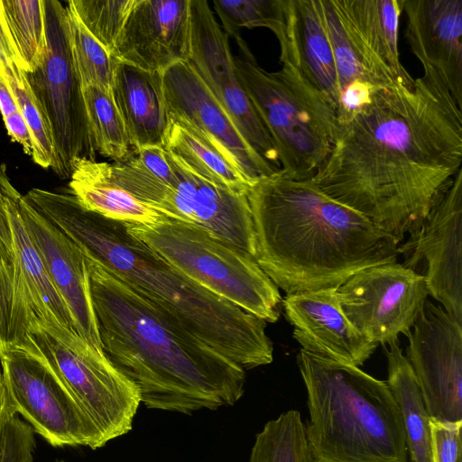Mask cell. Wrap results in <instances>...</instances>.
Returning <instances> with one entry per match:
<instances>
[{"label":"cell","mask_w":462,"mask_h":462,"mask_svg":"<svg viewBox=\"0 0 462 462\" xmlns=\"http://www.w3.org/2000/svg\"><path fill=\"white\" fill-rule=\"evenodd\" d=\"M462 170V106L431 72L380 90L338 124L312 177L326 195L399 243Z\"/></svg>","instance_id":"obj_1"},{"label":"cell","mask_w":462,"mask_h":462,"mask_svg":"<svg viewBox=\"0 0 462 462\" xmlns=\"http://www.w3.org/2000/svg\"><path fill=\"white\" fill-rule=\"evenodd\" d=\"M87 258L102 350L148 409L191 414L232 406L245 372Z\"/></svg>","instance_id":"obj_2"},{"label":"cell","mask_w":462,"mask_h":462,"mask_svg":"<svg viewBox=\"0 0 462 462\" xmlns=\"http://www.w3.org/2000/svg\"><path fill=\"white\" fill-rule=\"evenodd\" d=\"M24 197L88 258L244 370L272 363L265 321L188 278L124 223L87 210L72 194L32 189Z\"/></svg>","instance_id":"obj_3"},{"label":"cell","mask_w":462,"mask_h":462,"mask_svg":"<svg viewBox=\"0 0 462 462\" xmlns=\"http://www.w3.org/2000/svg\"><path fill=\"white\" fill-rule=\"evenodd\" d=\"M247 199L255 261L286 295L337 289L365 268L397 262V240L311 179L293 180L279 170L256 180Z\"/></svg>","instance_id":"obj_4"},{"label":"cell","mask_w":462,"mask_h":462,"mask_svg":"<svg viewBox=\"0 0 462 462\" xmlns=\"http://www.w3.org/2000/svg\"><path fill=\"white\" fill-rule=\"evenodd\" d=\"M297 364L315 462H408L402 416L386 382L301 348Z\"/></svg>","instance_id":"obj_5"},{"label":"cell","mask_w":462,"mask_h":462,"mask_svg":"<svg viewBox=\"0 0 462 462\" xmlns=\"http://www.w3.org/2000/svg\"><path fill=\"white\" fill-rule=\"evenodd\" d=\"M236 73L266 128L280 170L293 180H310L330 152L338 128L329 98L291 63L268 72L245 41L237 43Z\"/></svg>","instance_id":"obj_6"},{"label":"cell","mask_w":462,"mask_h":462,"mask_svg":"<svg viewBox=\"0 0 462 462\" xmlns=\"http://www.w3.org/2000/svg\"><path fill=\"white\" fill-rule=\"evenodd\" d=\"M321 1L339 82V124L376 92L413 84L398 47L403 0Z\"/></svg>","instance_id":"obj_7"},{"label":"cell","mask_w":462,"mask_h":462,"mask_svg":"<svg viewBox=\"0 0 462 462\" xmlns=\"http://www.w3.org/2000/svg\"><path fill=\"white\" fill-rule=\"evenodd\" d=\"M124 224L129 234L204 289L265 322L278 319L279 289L244 251L165 216L153 224Z\"/></svg>","instance_id":"obj_8"},{"label":"cell","mask_w":462,"mask_h":462,"mask_svg":"<svg viewBox=\"0 0 462 462\" xmlns=\"http://www.w3.org/2000/svg\"><path fill=\"white\" fill-rule=\"evenodd\" d=\"M29 337L100 433L127 434L141 402L136 384L76 331L36 317Z\"/></svg>","instance_id":"obj_9"},{"label":"cell","mask_w":462,"mask_h":462,"mask_svg":"<svg viewBox=\"0 0 462 462\" xmlns=\"http://www.w3.org/2000/svg\"><path fill=\"white\" fill-rule=\"evenodd\" d=\"M46 47L41 64L24 72L51 127L54 144L51 169L70 178L74 163L96 160V149L69 37L67 8L57 0H42Z\"/></svg>","instance_id":"obj_10"},{"label":"cell","mask_w":462,"mask_h":462,"mask_svg":"<svg viewBox=\"0 0 462 462\" xmlns=\"http://www.w3.org/2000/svg\"><path fill=\"white\" fill-rule=\"evenodd\" d=\"M10 402L51 446L106 445L100 433L47 361L36 351L12 349L0 356Z\"/></svg>","instance_id":"obj_11"},{"label":"cell","mask_w":462,"mask_h":462,"mask_svg":"<svg viewBox=\"0 0 462 462\" xmlns=\"http://www.w3.org/2000/svg\"><path fill=\"white\" fill-rule=\"evenodd\" d=\"M337 292L353 327L383 346L410 333L429 296L424 276L397 262L356 273Z\"/></svg>","instance_id":"obj_12"},{"label":"cell","mask_w":462,"mask_h":462,"mask_svg":"<svg viewBox=\"0 0 462 462\" xmlns=\"http://www.w3.org/2000/svg\"><path fill=\"white\" fill-rule=\"evenodd\" d=\"M406 337L405 357L430 417L462 421V322L426 300Z\"/></svg>","instance_id":"obj_13"},{"label":"cell","mask_w":462,"mask_h":462,"mask_svg":"<svg viewBox=\"0 0 462 462\" xmlns=\"http://www.w3.org/2000/svg\"><path fill=\"white\" fill-rule=\"evenodd\" d=\"M162 78L170 122L220 154L251 185L279 171L250 147L189 61L171 67Z\"/></svg>","instance_id":"obj_14"},{"label":"cell","mask_w":462,"mask_h":462,"mask_svg":"<svg viewBox=\"0 0 462 462\" xmlns=\"http://www.w3.org/2000/svg\"><path fill=\"white\" fill-rule=\"evenodd\" d=\"M189 62L250 145L265 162L280 170L277 151L236 73L228 36L206 0H189Z\"/></svg>","instance_id":"obj_15"},{"label":"cell","mask_w":462,"mask_h":462,"mask_svg":"<svg viewBox=\"0 0 462 462\" xmlns=\"http://www.w3.org/2000/svg\"><path fill=\"white\" fill-rule=\"evenodd\" d=\"M462 170L406 244L398 246L407 268L424 263L429 295L462 322Z\"/></svg>","instance_id":"obj_16"},{"label":"cell","mask_w":462,"mask_h":462,"mask_svg":"<svg viewBox=\"0 0 462 462\" xmlns=\"http://www.w3.org/2000/svg\"><path fill=\"white\" fill-rule=\"evenodd\" d=\"M189 0H136L112 57L146 71L163 74L188 61Z\"/></svg>","instance_id":"obj_17"},{"label":"cell","mask_w":462,"mask_h":462,"mask_svg":"<svg viewBox=\"0 0 462 462\" xmlns=\"http://www.w3.org/2000/svg\"><path fill=\"white\" fill-rule=\"evenodd\" d=\"M19 209L49 277L69 309L76 332L103 352L92 305L87 258L81 249L23 196Z\"/></svg>","instance_id":"obj_18"},{"label":"cell","mask_w":462,"mask_h":462,"mask_svg":"<svg viewBox=\"0 0 462 462\" xmlns=\"http://www.w3.org/2000/svg\"><path fill=\"white\" fill-rule=\"evenodd\" d=\"M177 181L170 218L196 226L255 259L256 239L247 194L208 182L166 152Z\"/></svg>","instance_id":"obj_19"},{"label":"cell","mask_w":462,"mask_h":462,"mask_svg":"<svg viewBox=\"0 0 462 462\" xmlns=\"http://www.w3.org/2000/svg\"><path fill=\"white\" fill-rule=\"evenodd\" d=\"M337 289L288 294L282 300L293 326V337L301 349L322 358L360 366L377 344L364 337L344 314Z\"/></svg>","instance_id":"obj_20"},{"label":"cell","mask_w":462,"mask_h":462,"mask_svg":"<svg viewBox=\"0 0 462 462\" xmlns=\"http://www.w3.org/2000/svg\"><path fill=\"white\" fill-rule=\"evenodd\" d=\"M402 12L411 51L462 106V0H403Z\"/></svg>","instance_id":"obj_21"},{"label":"cell","mask_w":462,"mask_h":462,"mask_svg":"<svg viewBox=\"0 0 462 462\" xmlns=\"http://www.w3.org/2000/svg\"><path fill=\"white\" fill-rule=\"evenodd\" d=\"M112 94L135 151L163 147L171 123L162 74L116 60Z\"/></svg>","instance_id":"obj_22"},{"label":"cell","mask_w":462,"mask_h":462,"mask_svg":"<svg viewBox=\"0 0 462 462\" xmlns=\"http://www.w3.org/2000/svg\"><path fill=\"white\" fill-rule=\"evenodd\" d=\"M291 60L340 108V88L321 0H290Z\"/></svg>","instance_id":"obj_23"},{"label":"cell","mask_w":462,"mask_h":462,"mask_svg":"<svg viewBox=\"0 0 462 462\" xmlns=\"http://www.w3.org/2000/svg\"><path fill=\"white\" fill-rule=\"evenodd\" d=\"M0 190L5 201L14 252L37 317L76 331L70 312L51 282L41 256L25 229L18 204L21 194L11 184L5 165L0 166Z\"/></svg>","instance_id":"obj_24"},{"label":"cell","mask_w":462,"mask_h":462,"mask_svg":"<svg viewBox=\"0 0 462 462\" xmlns=\"http://www.w3.org/2000/svg\"><path fill=\"white\" fill-rule=\"evenodd\" d=\"M69 179V189L78 202L102 217L134 224H153L164 217L116 184L108 162L79 160Z\"/></svg>","instance_id":"obj_25"},{"label":"cell","mask_w":462,"mask_h":462,"mask_svg":"<svg viewBox=\"0 0 462 462\" xmlns=\"http://www.w3.org/2000/svg\"><path fill=\"white\" fill-rule=\"evenodd\" d=\"M387 384L399 408L411 462H433L430 415L413 371L399 340L383 345Z\"/></svg>","instance_id":"obj_26"},{"label":"cell","mask_w":462,"mask_h":462,"mask_svg":"<svg viewBox=\"0 0 462 462\" xmlns=\"http://www.w3.org/2000/svg\"><path fill=\"white\" fill-rule=\"evenodd\" d=\"M36 317L14 252L0 240V356L16 348L36 350L29 337Z\"/></svg>","instance_id":"obj_27"},{"label":"cell","mask_w":462,"mask_h":462,"mask_svg":"<svg viewBox=\"0 0 462 462\" xmlns=\"http://www.w3.org/2000/svg\"><path fill=\"white\" fill-rule=\"evenodd\" d=\"M213 5L227 36L239 42L242 27L267 28L279 42L281 63L290 60V0H214Z\"/></svg>","instance_id":"obj_28"},{"label":"cell","mask_w":462,"mask_h":462,"mask_svg":"<svg viewBox=\"0 0 462 462\" xmlns=\"http://www.w3.org/2000/svg\"><path fill=\"white\" fill-rule=\"evenodd\" d=\"M163 148L200 178L236 193L247 194L252 185L220 154L182 127L170 122Z\"/></svg>","instance_id":"obj_29"},{"label":"cell","mask_w":462,"mask_h":462,"mask_svg":"<svg viewBox=\"0 0 462 462\" xmlns=\"http://www.w3.org/2000/svg\"><path fill=\"white\" fill-rule=\"evenodd\" d=\"M0 15L18 65L33 71L46 47L43 1L0 0Z\"/></svg>","instance_id":"obj_30"},{"label":"cell","mask_w":462,"mask_h":462,"mask_svg":"<svg viewBox=\"0 0 462 462\" xmlns=\"http://www.w3.org/2000/svg\"><path fill=\"white\" fill-rule=\"evenodd\" d=\"M83 97L96 152L114 162L133 157L136 151L112 92L88 86L83 88Z\"/></svg>","instance_id":"obj_31"},{"label":"cell","mask_w":462,"mask_h":462,"mask_svg":"<svg viewBox=\"0 0 462 462\" xmlns=\"http://www.w3.org/2000/svg\"><path fill=\"white\" fill-rule=\"evenodd\" d=\"M249 462H315L300 411L290 410L255 436Z\"/></svg>","instance_id":"obj_32"},{"label":"cell","mask_w":462,"mask_h":462,"mask_svg":"<svg viewBox=\"0 0 462 462\" xmlns=\"http://www.w3.org/2000/svg\"><path fill=\"white\" fill-rule=\"evenodd\" d=\"M69 44L74 66L82 88L97 86L112 92L116 60L88 32L67 5Z\"/></svg>","instance_id":"obj_33"},{"label":"cell","mask_w":462,"mask_h":462,"mask_svg":"<svg viewBox=\"0 0 462 462\" xmlns=\"http://www.w3.org/2000/svg\"><path fill=\"white\" fill-rule=\"evenodd\" d=\"M15 98L32 140V159L42 168L54 163V144L49 122L34 97L24 71L17 63L6 67L2 74Z\"/></svg>","instance_id":"obj_34"},{"label":"cell","mask_w":462,"mask_h":462,"mask_svg":"<svg viewBox=\"0 0 462 462\" xmlns=\"http://www.w3.org/2000/svg\"><path fill=\"white\" fill-rule=\"evenodd\" d=\"M136 0H70L67 4L88 32L112 55Z\"/></svg>","instance_id":"obj_35"},{"label":"cell","mask_w":462,"mask_h":462,"mask_svg":"<svg viewBox=\"0 0 462 462\" xmlns=\"http://www.w3.org/2000/svg\"><path fill=\"white\" fill-rule=\"evenodd\" d=\"M35 448L32 428L15 414L5 429L0 462H31Z\"/></svg>","instance_id":"obj_36"},{"label":"cell","mask_w":462,"mask_h":462,"mask_svg":"<svg viewBox=\"0 0 462 462\" xmlns=\"http://www.w3.org/2000/svg\"><path fill=\"white\" fill-rule=\"evenodd\" d=\"M433 462H461V427L459 422L430 419Z\"/></svg>","instance_id":"obj_37"},{"label":"cell","mask_w":462,"mask_h":462,"mask_svg":"<svg viewBox=\"0 0 462 462\" xmlns=\"http://www.w3.org/2000/svg\"><path fill=\"white\" fill-rule=\"evenodd\" d=\"M142 169L174 188L177 179L168 161L166 151L162 146H144L132 157Z\"/></svg>","instance_id":"obj_38"},{"label":"cell","mask_w":462,"mask_h":462,"mask_svg":"<svg viewBox=\"0 0 462 462\" xmlns=\"http://www.w3.org/2000/svg\"><path fill=\"white\" fill-rule=\"evenodd\" d=\"M3 119L11 139L20 143L24 152L32 156L33 151L32 135L20 110Z\"/></svg>","instance_id":"obj_39"},{"label":"cell","mask_w":462,"mask_h":462,"mask_svg":"<svg viewBox=\"0 0 462 462\" xmlns=\"http://www.w3.org/2000/svg\"><path fill=\"white\" fill-rule=\"evenodd\" d=\"M15 414L17 413L10 402L0 368V453L7 423Z\"/></svg>","instance_id":"obj_40"},{"label":"cell","mask_w":462,"mask_h":462,"mask_svg":"<svg viewBox=\"0 0 462 462\" xmlns=\"http://www.w3.org/2000/svg\"><path fill=\"white\" fill-rule=\"evenodd\" d=\"M18 111V105L6 79L0 75V112L3 118H5Z\"/></svg>","instance_id":"obj_41"},{"label":"cell","mask_w":462,"mask_h":462,"mask_svg":"<svg viewBox=\"0 0 462 462\" xmlns=\"http://www.w3.org/2000/svg\"><path fill=\"white\" fill-rule=\"evenodd\" d=\"M13 63H17L16 57L0 15V74Z\"/></svg>","instance_id":"obj_42"},{"label":"cell","mask_w":462,"mask_h":462,"mask_svg":"<svg viewBox=\"0 0 462 462\" xmlns=\"http://www.w3.org/2000/svg\"><path fill=\"white\" fill-rule=\"evenodd\" d=\"M0 240L10 249L14 250L10 223L5 208V201L0 190Z\"/></svg>","instance_id":"obj_43"},{"label":"cell","mask_w":462,"mask_h":462,"mask_svg":"<svg viewBox=\"0 0 462 462\" xmlns=\"http://www.w3.org/2000/svg\"><path fill=\"white\" fill-rule=\"evenodd\" d=\"M31 462H32V461H31ZM56 462H66V461H64V460H57Z\"/></svg>","instance_id":"obj_44"}]
</instances>
